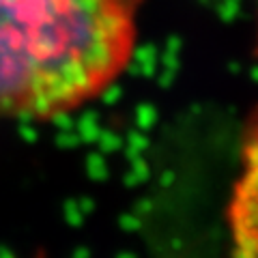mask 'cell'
Returning a JSON list of instances; mask_svg holds the SVG:
<instances>
[{
  "instance_id": "obj_2",
  "label": "cell",
  "mask_w": 258,
  "mask_h": 258,
  "mask_svg": "<svg viewBox=\"0 0 258 258\" xmlns=\"http://www.w3.org/2000/svg\"><path fill=\"white\" fill-rule=\"evenodd\" d=\"M232 258H258V103L247 116L239 151V174L226 205Z\"/></svg>"
},
{
  "instance_id": "obj_3",
  "label": "cell",
  "mask_w": 258,
  "mask_h": 258,
  "mask_svg": "<svg viewBox=\"0 0 258 258\" xmlns=\"http://www.w3.org/2000/svg\"><path fill=\"white\" fill-rule=\"evenodd\" d=\"M254 5V18H256V30H254V54L258 58V0H252Z\"/></svg>"
},
{
  "instance_id": "obj_1",
  "label": "cell",
  "mask_w": 258,
  "mask_h": 258,
  "mask_svg": "<svg viewBox=\"0 0 258 258\" xmlns=\"http://www.w3.org/2000/svg\"><path fill=\"white\" fill-rule=\"evenodd\" d=\"M144 0H0V118L91 106L132 64Z\"/></svg>"
}]
</instances>
